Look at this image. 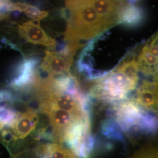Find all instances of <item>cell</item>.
Listing matches in <instances>:
<instances>
[{
    "label": "cell",
    "mask_w": 158,
    "mask_h": 158,
    "mask_svg": "<svg viewBox=\"0 0 158 158\" xmlns=\"http://www.w3.org/2000/svg\"><path fill=\"white\" fill-rule=\"evenodd\" d=\"M70 17L65 34L66 48L73 56L81 42L93 40L110 27L97 13L91 1H68Z\"/></svg>",
    "instance_id": "1"
},
{
    "label": "cell",
    "mask_w": 158,
    "mask_h": 158,
    "mask_svg": "<svg viewBox=\"0 0 158 158\" xmlns=\"http://www.w3.org/2000/svg\"><path fill=\"white\" fill-rule=\"evenodd\" d=\"M111 114L119 130L130 136L158 131V116L143 109L134 98L114 104Z\"/></svg>",
    "instance_id": "2"
},
{
    "label": "cell",
    "mask_w": 158,
    "mask_h": 158,
    "mask_svg": "<svg viewBox=\"0 0 158 158\" xmlns=\"http://www.w3.org/2000/svg\"><path fill=\"white\" fill-rule=\"evenodd\" d=\"M138 83L117 67L96 81L90 96L102 102L115 104L128 99V94L135 89Z\"/></svg>",
    "instance_id": "3"
},
{
    "label": "cell",
    "mask_w": 158,
    "mask_h": 158,
    "mask_svg": "<svg viewBox=\"0 0 158 158\" xmlns=\"http://www.w3.org/2000/svg\"><path fill=\"white\" fill-rule=\"evenodd\" d=\"M136 61L139 72L149 80H158V31L142 46Z\"/></svg>",
    "instance_id": "4"
},
{
    "label": "cell",
    "mask_w": 158,
    "mask_h": 158,
    "mask_svg": "<svg viewBox=\"0 0 158 158\" xmlns=\"http://www.w3.org/2000/svg\"><path fill=\"white\" fill-rule=\"evenodd\" d=\"M134 99L143 109L158 116V80L142 81Z\"/></svg>",
    "instance_id": "5"
},
{
    "label": "cell",
    "mask_w": 158,
    "mask_h": 158,
    "mask_svg": "<svg viewBox=\"0 0 158 158\" xmlns=\"http://www.w3.org/2000/svg\"><path fill=\"white\" fill-rule=\"evenodd\" d=\"M73 57L60 52L47 51L41 64V69L49 75L64 76L69 73Z\"/></svg>",
    "instance_id": "6"
},
{
    "label": "cell",
    "mask_w": 158,
    "mask_h": 158,
    "mask_svg": "<svg viewBox=\"0 0 158 158\" xmlns=\"http://www.w3.org/2000/svg\"><path fill=\"white\" fill-rule=\"evenodd\" d=\"M18 34L29 43L34 45L55 48L56 41L51 38L40 26V21H29L21 23L18 27Z\"/></svg>",
    "instance_id": "7"
},
{
    "label": "cell",
    "mask_w": 158,
    "mask_h": 158,
    "mask_svg": "<svg viewBox=\"0 0 158 158\" xmlns=\"http://www.w3.org/2000/svg\"><path fill=\"white\" fill-rule=\"evenodd\" d=\"M38 122V115L33 110L29 109L20 113L10 128L14 142L23 139L32 134L36 130Z\"/></svg>",
    "instance_id": "8"
},
{
    "label": "cell",
    "mask_w": 158,
    "mask_h": 158,
    "mask_svg": "<svg viewBox=\"0 0 158 158\" xmlns=\"http://www.w3.org/2000/svg\"><path fill=\"white\" fill-rule=\"evenodd\" d=\"M97 13L111 28L118 24L121 10L125 1H91Z\"/></svg>",
    "instance_id": "9"
},
{
    "label": "cell",
    "mask_w": 158,
    "mask_h": 158,
    "mask_svg": "<svg viewBox=\"0 0 158 158\" xmlns=\"http://www.w3.org/2000/svg\"><path fill=\"white\" fill-rule=\"evenodd\" d=\"M144 19V12L136 2L125 1L119 15L118 24L135 27L141 24Z\"/></svg>",
    "instance_id": "10"
},
{
    "label": "cell",
    "mask_w": 158,
    "mask_h": 158,
    "mask_svg": "<svg viewBox=\"0 0 158 158\" xmlns=\"http://www.w3.org/2000/svg\"><path fill=\"white\" fill-rule=\"evenodd\" d=\"M42 158H77L75 153L62 145L54 143L41 147Z\"/></svg>",
    "instance_id": "11"
},
{
    "label": "cell",
    "mask_w": 158,
    "mask_h": 158,
    "mask_svg": "<svg viewBox=\"0 0 158 158\" xmlns=\"http://www.w3.org/2000/svg\"><path fill=\"white\" fill-rule=\"evenodd\" d=\"M8 11L23 12L27 17L32 19L34 21H40L47 17L49 14L48 12L41 11L35 6L20 2L11 3Z\"/></svg>",
    "instance_id": "12"
},
{
    "label": "cell",
    "mask_w": 158,
    "mask_h": 158,
    "mask_svg": "<svg viewBox=\"0 0 158 158\" xmlns=\"http://www.w3.org/2000/svg\"><path fill=\"white\" fill-rule=\"evenodd\" d=\"M131 158H158V145H146L137 151Z\"/></svg>",
    "instance_id": "13"
},
{
    "label": "cell",
    "mask_w": 158,
    "mask_h": 158,
    "mask_svg": "<svg viewBox=\"0 0 158 158\" xmlns=\"http://www.w3.org/2000/svg\"><path fill=\"white\" fill-rule=\"evenodd\" d=\"M11 3L6 2V1H0V10L2 9H5L8 11V8L9 6H10ZM6 15L3 14H0V19H2L4 17H5Z\"/></svg>",
    "instance_id": "14"
}]
</instances>
